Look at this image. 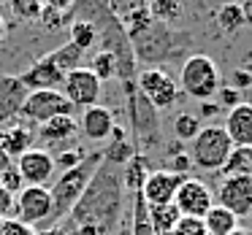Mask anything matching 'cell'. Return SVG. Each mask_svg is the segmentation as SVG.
<instances>
[{
	"instance_id": "6da1fadb",
	"label": "cell",
	"mask_w": 252,
	"mask_h": 235,
	"mask_svg": "<svg viewBox=\"0 0 252 235\" xmlns=\"http://www.w3.org/2000/svg\"><path fill=\"white\" fill-rule=\"evenodd\" d=\"M122 179L117 165L103 162L93 176L87 192L60 224L65 235H114L122 216Z\"/></svg>"
},
{
	"instance_id": "7a4b0ae2",
	"label": "cell",
	"mask_w": 252,
	"mask_h": 235,
	"mask_svg": "<svg viewBox=\"0 0 252 235\" xmlns=\"http://www.w3.org/2000/svg\"><path fill=\"white\" fill-rule=\"evenodd\" d=\"M103 165V152H90L76 168L63 170L55 176V181L49 184V195H52V227H60L68 219V213L73 211L82 195L87 192L93 176L98 173V168Z\"/></svg>"
},
{
	"instance_id": "3957f363",
	"label": "cell",
	"mask_w": 252,
	"mask_h": 235,
	"mask_svg": "<svg viewBox=\"0 0 252 235\" xmlns=\"http://www.w3.org/2000/svg\"><path fill=\"white\" fill-rule=\"evenodd\" d=\"M230 152H233V143H230L225 127L222 125H203L201 132L190 141V152L187 154H190L192 168L217 173V170H222Z\"/></svg>"
},
{
	"instance_id": "277c9868",
	"label": "cell",
	"mask_w": 252,
	"mask_h": 235,
	"mask_svg": "<svg viewBox=\"0 0 252 235\" xmlns=\"http://www.w3.org/2000/svg\"><path fill=\"white\" fill-rule=\"evenodd\" d=\"M133 46V54L136 60L144 62H160L163 57H174L176 49L182 46V35H176L174 30H168V25H160V22H147L141 30L127 35Z\"/></svg>"
},
{
	"instance_id": "5b68a950",
	"label": "cell",
	"mask_w": 252,
	"mask_h": 235,
	"mask_svg": "<svg viewBox=\"0 0 252 235\" xmlns=\"http://www.w3.org/2000/svg\"><path fill=\"white\" fill-rule=\"evenodd\" d=\"M179 89L187 98L195 100H212L220 92V71L212 57L206 54H190L182 62L179 71Z\"/></svg>"
},
{
	"instance_id": "8992f818",
	"label": "cell",
	"mask_w": 252,
	"mask_h": 235,
	"mask_svg": "<svg viewBox=\"0 0 252 235\" xmlns=\"http://www.w3.org/2000/svg\"><path fill=\"white\" fill-rule=\"evenodd\" d=\"M14 213L19 224L35 233L52 230V195L49 186H22L14 200Z\"/></svg>"
},
{
	"instance_id": "52a82bcc",
	"label": "cell",
	"mask_w": 252,
	"mask_h": 235,
	"mask_svg": "<svg viewBox=\"0 0 252 235\" xmlns=\"http://www.w3.org/2000/svg\"><path fill=\"white\" fill-rule=\"evenodd\" d=\"M136 89L149 100L155 111H165L182 98L179 81L163 68H141L136 73Z\"/></svg>"
},
{
	"instance_id": "ba28073f",
	"label": "cell",
	"mask_w": 252,
	"mask_h": 235,
	"mask_svg": "<svg viewBox=\"0 0 252 235\" xmlns=\"http://www.w3.org/2000/svg\"><path fill=\"white\" fill-rule=\"evenodd\" d=\"M76 108L71 105V100L60 92V89H38V92H28L19 116L25 122L33 125H44V122L55 119V116H73Z\"/></svg>"
},
{
	"instance_id": "9c48e42d",
	"label": "cell",
	"mask_w": 252,
	"mask_h": 235,
	"mask_svg": "<svg viewBox=\"0 0 252 235\" xmlns=\"http://www.w3.org/2000/svg\"><path fill=\"white\" fill-rule=\"evenodd\" d=\"M63 95L71 100L73 108H90V105H98L100 95H103V81L90 71L87 65L76 68V71L65 73V81H63Z\"/></svg>"
},
{
	"instance_id": "30bf717a",
	"label": "cell",
	"mask_w": 252,
	"mask_h": 235,
	"mask_svg": "<svg viewBox=\"0 0 252 235\" xmlns=\"http://www.w3.org/2000/svg\"><path fill=\"white\" fill-rule=\"evenodd\" d=\"M174 206L179 208L182 216L203 219L206 211L214 206V192L206 181H201L198 176H185V181L179 184L174 197Z\"/></svg>"
},
{
	"instance_id": "8fae6325",
	"label": "cell",
	"mask_w": 252,
	"mask_h": 235,
	"mask_svg": "<svg viewBox=\"0 0 252 235\" xmlns=\"http://www.w3.org/2000/svg\"><path fill=\"white\" fill-rule=\"evenodd\" d=\"M17 173L25 186H49L57 176L55 154H49L46 149H28L17 157Z\"/></svg>"
},
{
	"instance_id": "7c38bea8",
	"label": "cell",
	"mask_w": 252,
	"mask_h": 235,
	"mask_svg": "<svg viewBox=\"0 0 252 235\" xmlns=\"http://www.w3.org/2000/svg\"><path fill=\"white\" fill-rule=\"evenodd\" d=\"M214 203L228 208L236 216H250L252 213V176H225L220 181V189Z\"/></svg>"
},
{
	"instance_id": "4fadbf2b",
	"label": "cell",
	"mask_w": 252,
	"mask_h": 235,
	"mask_svg": "<svg viewBox=\"0 0 252 235\" xmlns=\"http://www.w3.org/2000/svg\"><path fill=\"white\" fill-rule=\"evenodd\" d=\"M182 181H185V176L171 173V170H165V168L152 170V173L147 176V181H144L138 195L144 197L147 206H165V203H174L176 189H179Z\"/></svg>"
},
{
	"instance_id": "5bb4252c",
	"label": "cell",
	"mask_w": 252,
	"mask_h": 235,
	"mask_svg": "<svg viewBox=\"0 0 252 235\" xmlns=\"http://www.w3.org/2000/svg\"><path fill=\"white\" fill-rule=\"evenodd\" d=\"M76 127H79V132H82L87 141L103 143V141H109L111 130H114V111L106 108V105H100V103L90 105V108L82 111Z\"/></svg>"
},
{
	"instance_id": "9a60e30c",
	"label": "cell",
	"mask_w": 252,
	"mask_h": 235,
	"mask_svg": "<svg viewBox=\"0 0 252 235\" xmlns=\"http://www.w3.org/2000/svg\"><path fill=\"white\" fill-rule=\"evenodd\" d=\"M19 81L25 84L28 92H38V89H63L65 73L57 65H52L46 57H41V60H35L25 73H19Z\"/></svg>"
},
{
	"instance_id": "2e32d148",
	"label": "cell",
	"mask_w": 252,
	"mask_h": 235,
	"mask_svg": "<svg viewBox=\"0 0 252 235\" xmlns=\"http://www.w3.org/2000/svg\"><path fill=\"white\" fill-rule=\"evenodd\" d=\"M25 98H28V89L19 81V76H0V125L11 122L14 116H19Z\"/></svg>"
},
{
	"instance_id": "e0dca14e",
	"label": "cell",
	"mask_w": 252,
	"mask_h": 235,
	"mask_svg": "<svg viewBox=\"0 0 252 235\" xmlns=\"http://www.w3.org/2000/svg\"><path fill=\"white\" fill-rule=\"evenodd\" d=\"M225 132L233 146H252V103H239L225 116Z\"/></svg>"
},
{
	"instance_id": "ac0fdd59",
	"label": "cell",
	"mask_w": 252,
	"mask_h": 235,
	"mask_svg": "<svg viewBox=\"0 0 252 235\" xmlns=\"http://www.w3.org/2000/svg\"><path fill=\"white\" fill-rule=\"evenodd\" d=\"M136 154V146H133V138L127 135L125 127H117L111 130L109 135V146L103 149V162L109 165H117V168H122V165L127 162V159Z\"/></svg>"
},
{
	"instance_id": "d6986e66",
	"label": "cell",
	"mask_w": 252,
	"mask_h": 235,
	"mask_svg": "<svg viewBox=\"0 0 252 235\" xmlns=\"http://www.w3.org/2000/svg\"><path fill=\"white\" fill-rule=\"evenodd\" d=\"M149 173H152V170H149V157H147V154H138L136 152L120 168L122 186H125L127 192H133V195H136V192H141V186H144V181H147Z\"/></svg>"
},
{
	"instance_id": "ffe728a7",
	"label": "cell",
	"mask_w": 252,
	"mask_h": 235,
	"mask_svg": "<svg viewBox=\"0 0 252 235\" xmlns=\"http://www.w3.org/2000/svg\"><path fill=\"white\" fill-rule=\"evenodd\" d=\"M76 130L79 127H76V119H73V116H55V119L38 125V138L46 143H63V141L76 135Z\"/></svg>"
},
{
	"instance_id": "44dd1931",
	"label": "cell",
	"mask_w": 252,
	"mask_h": 235,
	"mask_svg": "<svg viewBox=\"0 0 252 235\" xmlns=\"http://www.w3.org/2000/svg\"><path fill=\"white\" fill-rule=\"evenodd\" d=\"M203 227H206V235H228L239 227V216L214 203L203 216Z\"/></svg>"
},
{
	"instance_id": "7402d4cb",
	"label": "cell",
	"mask_w": 252,
	"mask_h": 235,
	"mask_svg": "<svg viewBox=\"0 0 252 235\" xmlns=\"http://www.w3.org/2000/svg\"><path fill=\"white\" fill-rule=\"evenodd\" d=\"M0 149L6 152V157L8 154L19 157V154H25L28 149H33V132L22 125L8 127V130H3V135H0Z\"/></svg>"
},
{
	"instance_id": "603a6c76",
	"label": "cell",
	"mask_w": 252,
	"mask_h": 235,
	"mask_svg": "<svg viewBox=\"0 0 252 235\" xmlns=\"http://www.w3.org/2000/svg\"><path fill=\"white\" fill-rule=\"evenodd\" d=\"M84 54L87 52H82L76 44H63V46H57L55 52H49V54H44L46 60L52 62V65H57L63 73H71V71H76V68H82V60H84Z\"/></svg>"
},
{
	"instance_id": "cb8c5ba5",
	"label": "cell",
	"mask_w": 252,
	"mask_h": 235,
	"mask_svg": "<svg viewBox=\"0 0 252 235\" xmlns=\"http://www.w3.org/2000/svg\"><path fill=\"white\" fill-rule=\"evenodd\" d=\"M149 208V222H152L155 233L165 235V233H174V227L179 224L182 213L174 203H165V206H147Z\"/></svg>"
},
{
	"instance_id": "d4e9b609",
	"label": "cell",
	"mask_w": 252,
	"mask_h": 235,
	"mask_svg": "<svg viewBox=\"0 0 252 235\" xmlns=\"http://www.w3.org/2000/svg\"><path fill=\"white\" fill-rule=\"evenodd\" d=\"M68 33H71V44H76L82 52H90L100 38L98 25H95L93 19H73L71 27H68Z\"/></svg>"
},
{
	"instance_id": "484cf974",
	"label": "cell",
	"mask_w": 252,
	"mask_h": 235,
	"mask_svg": "<svg viewBox=\"0 0 252 235\" xmlns=\"http://www.w3.org/2000/svg\"><path fill=\"white\" fill-rule=\"evenodd\" d=\"M222 176H252V146H233V152L225 159Z\"/></svg>"
},
{
	"instance_id": "4316f807",
	"label": "cell",
	"mask_w": 252,
	"mask_h": 235,
	"mask_svg": "<svg viewBox=\"0 0 252 235\" xmlns=\"http://www.w3.org/2000/svg\"><path fill=\"white\" fill-rule=\"evenodd\" d=\"M203 122L198 114H190V111H179V114L174 116V122H171V130H174V138L182 143H190L192 138L201 132Z\"/></svg>"
},
{
	"instance_id": "83f0119b",
	"label": "cell",
	"mask_w": 252,
	"mask_h": 235,
	"mask_svg": "<svg viewBox=\"0 0 252 235\" xmlns=\"http://www.w3.org/2000/svg\"><path fill=\"white\" fill-rule=\"evenodd\" d=\"M217 27L225 30V33H236V30L244 27L247 22V11L241 3H222V6L217 8Z\"/></svg>"
},
{
	"instance_id": "f1b7e54d",
	"label": "cell",
	"mask_w": 252,
	"mask_h": 235,
	"mask_svg": "<svg viewBox=\"0 0 252 235\" xmlns=\"http://www.w3.org/2000/svg\"><path fill=\"white\" fill-rule=\"evenodd\" d=\"M149 14L155 22L171 25L185 14V8H182V0H149Z\"/></svg>"
},
{
	"instance_id": "f546056e",
	"label": "cell",
	"mask_w": 252,
	"mask_h": 235,
	"mask_svg": "<svg viewBox=\"0 0 252 235\" xmlns=\"http://www.w3.org/2000/svg\"><path fill=\"white\" fill-rule=\"evenodd\" d=\"M90 71H93L100 81H109V78H117V73H120V60H117L114 52L100 49L98 54L93 57V62H90Z\"/></svg>"
},
{
	"instance_id": "4dcf8cb0",
	"label": "cell",
	"mask_w": 252,
	"mask_h": 235,
	"mask_svg": "<svg viewBox=\"0 0 252 235\" xmlns=\"http://www.w3.org/2000/svg\"><path fill=\"white\" fill-rule=\"evenodd\" d=\"M130 235H158L152 227V222H149V208L147 203H144V197L133 195V222H130Z\"/></svg>"
},
{
	"instance_id": "1f68e13d",
	"label": "cell",
	"mask_w": 252,
	"mask_h": 235,
	"mask_svg": "<svg viewBox=\"0 0 252 235\" xmlns=\"http://www.w3.org/2000/svg\"><path fill=\"white\" fill-rule=\"evenodd\" d=\"M11 11L22 22H35L44 14V0H11Z\"/></svg>"
},
{
	"instance_id": "d6a6232c",
	"label": "cell",
	"mask_w": 252,
	"mask_h": 235,
	"mask_svg": "<svg viewBox=\"0 0 252 235\" xmlns=\"http://www.w3.org/2000/svg\"><path fill=\"white\" fill-rule=\"evenodd\" d=\"M149 6V0H109V11L117 22L127 19L133 11H141V8Z\"/></svg>"
},
{
	"instance_id": "836d02e7",
	"label": "cell",
	"mask_w": 252,
	"mask_h": 235,
	"mask_svg": "<svg viewBox=\"0 0 252 235\" xmlns=\"http://www.w3.org/2000/svg\"><path fill=\"white\" fill-rule=\"evenodd\" d=\"M87 157V152L84 149H65V152L55 154V165H57V173H63V170H71L76 168L82 159Z\"/></svg>"
},
{
	"instance_id": "e575fe53",
	"label": "cell",
	"mask_w": 252,
	"mask_h": 235,
	"mask_svg": "<svg viewBox=\"0 0 252 235\" xmlns=\"http://www.w3.org/2000/svg\"><path fill=\"white\" fill-rule=\"evenodd\" d=\"M174 235H206L203 219H192V216H182L179 224L174 227Z\"/></svg>"
},
{
	"instance_id": "d590c367",
	"label": "cell",
	"mask_w": 252,
	"mask_h": 235,
	"mask_svg": "<svg viewBox=\"0 0 252 235\" xmlns=\"http://www.w3.org/2000/svg\"><path fill=\"white\" fill-rule=\"evenodd\" d=\"M171 173H179V176H190L192 170V162H190V154L182 152V154H174V157H168V168Z\"/></svg>"
},
{
	"instance_id": "8d00e7d4",
	"label": "cell",
	"mask_w": 252,
	"mask_h": 235,
	"mask_svg": "<svg viewBox=\"0 0 252 235\" xmlns=\"http://www.w3.org/2000/svg\"><path fill=\"white\" fill-rule=\"evenodd\" d=\"M0 179H3V184H0V186H3L8 195H11V192H19V189H22V186H19V181H22V179H19L17 170H3V173H0Z\"/></svg>"
},
{
	"instance_id": "74e56055",
	"label": "cell",
	"mask_w": 252,
	"mask_h": 235,
	"mask_svg": "<svg viewBox=\"0 0 252 235\" xmlns=\"http://www.w3.org/2000/svg\"><path fill=\"white\" fill-rule=\"evenodd\" d=\"M220 108H222V105H230V108H233V105H239L241 100H239V89L236 87H220Z\"/></svg>"
},
{
	"instance_id": "f35d334b",
	"label": "cell",
	"mask_w": 252,
	"mask_h": 235,
	"mask_svg": "<svg viewBox=\"0 0 252 235\" xmlns=\"http://www.w3.org/2000/svg\"><path fill=\"white\" fill-rule=\"evenodd\" d=\"M46 8H55V11H65L71 14V8L76 6V0H44Z\"/></svg>"
},
{
	"instance_id": "ab89813d",
	"label": "cell",
	"mask_w": 252,
	"mask_h": 235,
	"mask_svg": "<svg viewBox=\"0 0 252 235\" xmlns=\"http://www.w3.org/2000/svg\"><path fill=\"white\" fill-rule=\"evenodd\" d=\"M233 84L236 87H247V84H252V73L247 76V71H236L233 73Z\"/></svg>"
},
{
	"instance_id": "60d3db41",
	"label": "cell",
	"mask_w": 252,
	"mask_h": 235,
	"mask_svg": "<svg viewBox=\"0 0 252 235\" xmlns=\"http://www.w3.org/2000/svg\"><path fill=\"white\" fill-rule=\"evenodd\" d=\"M220 111V103H212V100H203L201 103V114L203 116H212V114H217Z\"/></svg>"
},
{
	"instance_id": "b9f144b4",
	"label": "cell",
	"mask_w": 252,
	"mask_h": 235,
	"mask_svg": "<svg viewBox=\"0 0 252 235\" xmlns=\"http://www.w3.org/2000/svg\"><path fill=\"white\" fill-rule=\"evenodd\" d=\"M3 38H6V19L0 17V41H3Z\"/></svg>"
},
{
	"instance_id": "7bdbcfd3",
	"label": "cell",
	"mask_w": 252,
	"mask_h": 235,
	"mask_svg": "<svg viewBox=\"0 0 252 235\" xmlns=\"http://www.w3.org/2000/svg\"><path fill=\"white\" fill-rule=\"evenodd\" d=\"M228 235H252V233H247V230H241V227H236L233 233H228Z\"/></svg>"
},
{
	"instance_id": "ee69618b",
	"label": "cell",
	"mask_w": 252,
	"mask_h": 235,
	"mask_svg": "<svg viewBox=\"0 0 252 235\" xmlns=\"http://www.w3.org/2000/svg\"><path fill=\"white\" fill-rule=\"evenodd\" d=\"M0 3H3V0H0Z\"/></svg>"
},
{
	"instance_id": "f6af8a7d",
	"label": "cell",
	"mask_w": 252,
	"mask_h": 235,
	"mask_svg": "<svg viewBox=\"0 0 252 235\" xmlns=\"http://www.w3.org/2000/svg\"><path fill=\"white\" fill-rule=\"evenodd\" d=\"M250 103H252V100H250Z\"/></svg>"
}]
</instances>
